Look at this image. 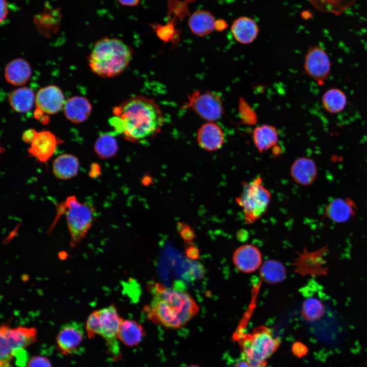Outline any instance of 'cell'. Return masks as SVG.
Listing matches in <instances>:
<instances>
[{"instance_id":"2","label":"cell","mask_w":367,"mask_h":367,"mask_svg":"<svg viewBox=\"0 0 367 367\" xmlns=\"http://www.w3.org/2000/svg\"><path fill=\"white\" fill-rule=\"evenodd\" d=\"M152 298L143 311L155 324L176 329L186 325L198 313L199 307L187 291L156 283L151 287Z\"/></svg>"},{"instance_id":"18","label":"cell","mask_w":367,"mask_h":367,"mask_svg":"<svg viewBox=\"0 0 367 367\" xmlns=\"http://www.w3.org/2000/svg\"><path fill=\"white\" fill-rule=\"evenodd\" d=\"M231 31L237 41L243 44H247L256 39L258 34L259 28L252 18L248 16H241L233 21Z\"/></svg>"},{"instance_id":"26","label":"cell","mask_w":367,"mask_h":367,"mask_svg":"<svg viewBox=\"0 0 367 367\" xmlns=\"http://www.w3.org/2000/svg\"><path fill=\"white\" fill-rule=\"evenodd\" d=\"M36 96L30 88L23 87L13 90L9 94L8 101L12 109L18 113L31 110L35 103Z\"/></svg>"},{"instance_id":"12","label":"cell","mask_w":367,"mask_h":367,"mask_svg":"<svg viewBox=\"0 0 367 367\" xmlns=\"http://www.w3.org/2000/svg\"><path fill=\"white\" fill-rule=\"evenodd\" d=\"M323 292H318L317 294L308 296L302 304L301 314L302 318L307 322L314 323L334 314Z\"/></svg>"},{"instance_id":"9","label":"cell","mask_w":367,"mask_h":367,"mask_svg":"<svg viewBox=\"0 0 367 367\" xmlns=\"http://www.w3.org/2000/svg\"><path fill=\"white\" fill-rule=\"evenodd\" d=\"M99 335L106 340L111 354L117 358L120 355L118 332L122 318L114 304L98 309Z\"/></svg>"},{"instance_id":"37","label":"cell","mask_w":367,"mask_h":367,"mask_svg":"<svg viewBox=\"0 0 367 367\" xmlns=\"http://www.w3.org/2000/svg\"><path fill=\"white\" fill-rule=\"evenodd\" d=\"M234 367H256V366L253 365L250 363L248 362L247 360L241 358V359L237 362V363L235 364ZM262 367H268V366L267 365V366H262Z\"/></svg>"},{"instance_id":"27","label":"cell","mask_w":367,"mask_h":367,"mask_svg":"<svg viewBox=\"0 0 367 367\" xmlns=\"http://www.w3.org/2000/svg\"><path fill=\"white\" fill-rule=\"evenodd\" d=\"M286 270L280 261L270 259L261 266L259 276L261 279L268 284H276L282 282L286 277Z\"/></svg>"},{"instance_id":"6","label":"cell","mask_w":367,"mask_h":367,"mask_svg":"<svg viewBox=\"0 0 367 367\" xmlns=\"http://www.w3.org/2000/svg\"><path fill=\"white\" fill-rule=\"evenodd\" d=\"M37 339L35 327L18 326L11 328L4 324L0 329V367H11L18 352L32 345Z\"/></svg>"},{"instance_id":"15","label":"cell","mask_w":367,"mask_h":367,"mask_svg":"<svg viewBox=\"0 0 367 367\" xmlns=\"http://www.w3.org/2000/svg\"><path fill=\"white\" fill-rule=\"evenodd\" d=\"M59 143L50 132H36L28 152L39 161L46 162L54 153Z\"/></svg>"},{"instance_id":"24","label":"cell","mask_w":367,"mask_h":367,"mask_svg":"<svg viewBox=\"0 0 367 367\" xmlns=\"http://www.w3.org/2000/svg\"><path fill=\"white\" fill-rule=\"evenodd\" d=\"M252 139L256 148L263 152L276 145L278 141L277 130L274 126L262 124L254 129Z\"/></svg>"},{"instance_id":"7","label":"cell","mask_w":367,"mask_h":367,"mask_svg":"<svg viewBox=\"0 0 367 367\" xmlns=\"http://www.w3.org/2000/svg\"><path fill=\"white\" fill-rule=\"evenodd\" d=\"M71 245L74 247L87 235L94 221L95 210L89 203H81L75 196H69L65 203Z\"/></svg>"},{"instance_id":"19","label":"cell","mask_w":367,"mask_h":367,"mask_svg":"<svg viewBox=\"0 0 367 367\" xmlns=\"http://www.w3.org/2000/svg\"><path fill=\"white\" fill-rule=\"evenodd\" d=\"M32 73L30 64L22 58L15 59L9 62L4 70L7 82L14 86H21L29 80Z\"/></svg>"},{"instance_id":"31","label":"cell","mask_w":367,"mask_h":367,"mask_svg":"<svg viewBox=\"0 0 367 367\" xmlns=\"http://www.w3.org/2000/svg\"><path fill=\"white\" fill-rule=\"evenodd\" d=\"M86 330L89 338L99 335V318L98 310L93 311L89 316L86 324Z\"/></svg>"},{"instance_id":"10","label":"cell","mask_w":367,"mask_h":367,"mask_svg":"<svg viewBox=\"0 0 367 367\" xmlns=\"http://www.w3.org/2000/svg\"><path fill=\"white\" fill-rule=\"evenodd\" d=\"M303 66L306 73L322 85L330 74L331 65L326 50L319 46H314L307 51Z\"/></svg>"},{"instance_id":"36","label":"cell","mask_w":367,"mask_h":367,"mask_svg":"<svg viewBox=\"0 0 367 367\" xmlns=\"http://www.w3.org/2000/svg\"><path fill=\"white\" fill-rule=\"evenodd\" d=\"M36 131L34 129L28 130L24 133L22 136V139L26 143L32 142Z\"/></svg>"},{"instance_id":"35","label":"cell","mask_w":367,"mask_h":367,"mask_svg":"<svg viewBox=\"0 0 367 367\" xmlns=\"http://www.w3.org/2000/svg\"><path fill=\"white\" fill-rule=\"evenodd\" d=\"M8 14V5L6 0H1V22L7 17Z\"/></svg>"},{"instance_id":"29","label":"cell","mask_w":367,"mask_h":367,"mask_svg":"<svg viewBox=\"0 0 367 367\" xmlns=\"http://www.w3.org/2000/svg\"><path fill=\"white\" fill-rule=\"evenodd\" d=\"M358 0H310L311 4L317 10L330 13L336 16L343 14Z\"/></svg>"},{"instance_id":"40","label":"cell","mask_w":367,"mask_h":367,"mask_svg":"<svg viewBox=\"0 0 367 367\" xmlns=\"http://www.w3.org/2000/svg\"><path fill=\"white\" fill-rule=\"evenodd\" d=\"M90 172H91V173H92V174H93V173H94V177H95V176L98 175L100 173V170H99V167H98V165L94 164V167H91V170Z\"/></svg>"},{"instance_id":"28","label":"cell","mask_w":367,"mask_h":367,"mask_svg":"<svg viewBox=\"0 0 367 367\" xmlns=\"http://www.w3.org/2000/svg\"><path fill=\"white\" fill-rule=\"evenodd\" d=\"M322 103L326 111L331 114L342 112L346 107L347 98L346 94L338 88H331L323 94Z\"/></svg>"},{"instance_id":"4","label":"cell","mask_w":367,"mask_h":367,"mask_svg":"<svg viewBox=\"0 0 367 367\" xmlns=\"http://www.w3.org/2000/svg\"><path fill=\"white\" fill-rule=\"evenodd\" d=\"M241 358L256 367L267 366L266 360L277 350L280 339L266 326L255 327L251 333L237 335Z\"/></svg>"},{"instance_id":"1","label":"cell","mask_w":367,"mask_h":367,"mask_svg":"<svg viewBox=\"0 0 367 367\" xmlns=\"http://www.w3.org/2000/svg\"><path fill=\"white\" fill-rule=\"evenodd\" d=\"M111 123L126 139L138 141L157 134L163 124L162 112L151 98L141 95L126 99L114 108Z\"/></svg>"},{"instance_id":"14","label":"cell","mask_w":367,"mask_h":367,"mask_svg":"<svg viewBox=\"0 0 367 367\" xmlns=\"http://www.w3.org/2000/svg\"><path fill=\"white\" fill-rule=\"evenodd\" d=\"M233 262L240 271L250 273L258 269L262 261V257L258 249L251 244L242 245L234 251Z\"/></svg>"},{"instance_id":"23","label":"cell","mask_w":367,"mask_h":367,"mask_svg":"<svg viewBox=\"0 0 367 367\" xmlns=\"http://www.w3.org/2000/svg\"><path fill=\"white\" fill-rule=\"evenodd\" d=\"M216 20L208 11L199 10L190 17L188 25L191 32L198 36H205L216 29Z\"/></svg>"},{"instance_id":"5","label":"cell","mask_w":367,"mask_h":367,"mask_svg":"<svg viewBox=\"0 0 367 367\" xmlns=\"http://www.w3.org/2000/svg\"><path fill=\"white\" fill-rule=\"evenodd\" d=\"M271 198L270 191L262 183L260 177L243 184L241 194L235 201L242 209L245 222L252 224L267 212Z\"/></svg>"},{"instance_id":"20","label":"cell","mask_w":367,"mask_h":367,"mask_svg":"<svg viewBox=\"0 0 367 367\" xmlns=\"http://www.w3.org/2000/svg\"><path fill=\"white\" fill-rule=\"evenodd\" d=\"M290 173L296 183L307 186L312 184L316 178L317 166L312 160L307 158H300L292 164Z\"/></svg>"},{"instance_id":"25","label":"cell","mask_w":367,"mask_h":367,"mask_svg":"<svg viewBox=\"0 0 367 367\" xmlns=\"http://www.w3.org/2000/svg\"><path fill=\"white\" fill-rule=\"evenodd\" d=\"M79 168L78 159L70 154H63L57 157L53 164L54 175L60 179L72 178L77 174Z\"/></svg>"},{"instance_id":"11","label":"cell","mask_w":367,"mask_h":367,"mask_svg":"<svg viewBox=\"0 0 367 367\" xmlns=\"http://www.w3.org/2000/svg\"><path fill=\"white\" fill-rule=\"evenodd\" d=\"M84 330L81 323L72 321L61 326L57 336V348L63 355L76 354L82 351Z\"/></svg>"},{"instance_id":"38","label":"cell","mask_w":367,"mask_h":367,"mask_svg":"<svg viewBox=\"0 0 367 367\" xmlns=\"http://www.w3.org/2000/svg\"><path fill=\"white\" fill-rule=\"evenodd\" d=\"M121 5L125 6H136L139 4L140 0H117Z\"/></svg>"},{"instance_id":"32","label":"cell","mask_w":367,"mask_h":367,"mask_svg":"<svg viewBox=\"0 0 367 367\" xmlns=\"http://www.w3.org/2000/svg\"><path fill=\"white\" fill-rule=\"evenodd\" d=\"M27 367H53L50 360L45 356L37 355L31 358Z\"/></svg>"},{"instance_id":"22","label":"cell","mask_w":367,"mask_h":367,"mask_svg":"<svg viewBox=\"0 0 367 367\" xmlns=\"http://www.w3.org/2000/svg\"><path fill=\"white\" fill-rule=\"evenodd\" d=\"M145 335L142 326L137 321L122 318L119 332L118 339L128 347L137 346Z\"/></svg>"},{"instance_id":"3","label":"cell","mask_w":367,"mask_h":367,"mask_svg":"<svg viewBox=\"0 0 367 367\" xmlns=\"http://www.w3.org/2000/svg\"><path fill=\"white\" fill-rule=\"evenodd\" d=\"M133 49L122 40L104 37L97 41L88 58L92 71L102 77L122 73L133 58Z\"/></svg>"},{"instance_id":"17","label":"cell","mask_w":367,"mask_h":367,"mask_svg":"<svg viewBox=\"0 0 367 367\" xmlns=\"http://www.w3.org/2000/svg\"><path fill=\"white\" fill-rule=\"evenodd\" d=\"M63 110L67 119L73 123L85 121L92 111V105L85 97L76 96L65 101Z\"/></svg>"},{"instance_id":"30","label":"cell","mask_w":367,"mask_h":367,"mask_svg":"<svg viewBox=\"0 0 367 367\" xmlns=\"http://www.w3.org/2000/svg\"><path fill=\"white\" fill-rule=\"evenodd\" d=\"M118 144L114 136L110 134L100 135L94 144L96 154L103 159L110 158L117 152Z\"/></svg>"},{"instance_id":"39","label":"cell","mask_w":367,"mask_h":367,"mask_svg":"<svg viewBox=\"0 0 367 367\" xmlns=\"http://www.w3.org/2000/svg\"><path fill=\"white\" fill-rule=\"evenodd\" d=\"M226 26L227 24L224 21L222 20V22L220 23V20H216V29L221 31L225 29Z\"/></svg>"},{"instance_id":"13","label":"cell","mask_w":367,"mask_h":367,"mask_svg":"<svg viewBox=\"0 0 367 367\" xmlns=\"http://www.w3.org/2000/svg\"><path fill=\"white\" fill-rule=\"evenodd\" d=\"M65 102V97L61 89L55 85H49L38 90L35 103L41 112L53 115L60 111Z\"/></svg>"},{"instance_id":"33","label":"cell","mask_w":367,"mask_h":367,"mask_svg":"<svg viewBox=\"0 0 367 367\" xmlns=\"http://www.w3.org/2000/svg\"><path fill=\"white\" fill-rule=\"evenodd\" d=\"M292 351L294 355L298 357H301L306 354L308 349L303 343L296 342L292 346Z\"/></svg>"},{"instance_id":"34","label":"cell","mask_w":367,"mask_h":367,"mask_svg":"<svg viewBox=\"0 0 367 367\" xmlns=\"http://www.w3.org/2000/svg\"><path fill=\"white\" fill-rule=\"evenodd\" d=\"M180 229V233L183 239L187 241L192 240L195 234L190 227L185 224L178 225Z\"/></svg>"},{"instance_id":"41","label":"cell","mask_w":367,"mask_h":367,"mask_svg":"<svg viewBox=\"0 0 367 367\" xmlns=\"http://www.w3.org/2000/svg\"><path fill=\"white\" fill-rule=\"evenodd\" d=\"M188 367H200V366L196 365H191V366H189Z\"/></svg>"},{"instance_id":"16","label":"cell","mask_w":367,"mask_h":367,"mask_svg":"<svg viewBox=\"0 0 367 367\" xmlns=\"http://www.w3.org/2000/svg\"><path fill=\"white\" fill-rule=\"evenodd\" d=\"M224 139L222 129L213 122L202 125L197 134V141L200 147L207 151L220 149L224 144Z\"/></svg>"},{"instance_id":"8","label":"cell","mask_w":367,"mask_h":367,"mask_svg":"<svg viewBox=\"0 0 367 367\" xmlns=\"http://www.w3.org/2000/svg\"><path fill=\"white\" fill-rule=\"evenodd\" d=\"M185 107L192 109L202 119L209 122L219 119L224 114L222 98L218 94L209 91L198 90L188 96Z\"/></svg>"},{"instance_id":"21","label":"cell","mask_w":367,"mask_h":367,"mask_svg":"<svg viewBox=\"0 0 367 367\" xmlns=\"http://www.w3.org/2000/svg\"><path fill=\"white\" fill-rule=\"evenodd\" d=\"M355 209V204L350 199L338 198L326 205L325 215L334 222L342 223L354 215Z\"/></svg>"}]
</instances>
